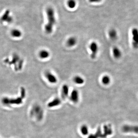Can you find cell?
Wrapping results in <instances>:
<instances>
[{"mask_svg": "<svg viewBox=\"0 0 138 138\" xmlns=\"http://www.w3.org/2000/svg\"><path fill=\"white\" fill-rule=\"evenodd\" d=\"M48 22L45 26V31L47 34H50L53 31V27L56 22L55 11L53 8L48 7L46 9Z\"/></svg>", "mask_w": 138, "mask_h": 138, "instance_id": "6da1fadb", "label": "cell"}, {"mask_svg": "<svg viewBox=\"0 0 138 138\" xmlns=\"http://www.w3.org/2000/svg\"><path fill=\"white\" fill-rule=\"evenodd\" d=\"M21 95L20 96L15 99H10L5 97L2 99V102L3 104L6 105H19L22 103L23 100L25 98L26 95V91L24 88H21Z\"/></svg>", "mask_w": 138, "mask_h": 138, "instance_id": "7a4b0ae2", "label": "cell"}, {"mask_svg": "<svg viewBox=\"0 0 138 138\" xmlns=\"http://www.w3.org/2000/svg\"><path fill=\"white\" fill-rule=\"evenodd\" d=\"M32 114L35 116L37 119H42L43 116V112L40 106L39 105H34L33 107L32 112Z\"/></svg>", "mask_w": 138, "mask_h": 138, "instance_id": "3957f363", "label": "cell"}, {"mask_svg": "<svg viewBox=\"0 0 138 138\" xmlns=\"http://www.w3.org/2000/svg\"><path fill=\"white\" fill-rule=\"evenodd\" d=\"M89 49L91 51V58L92 59H95L97 57L99 50V46L98 43L95 41L91 42L89 45Z\"/></svg>", "mask_w": 138, "mask_h": 138, "instance_id": "277c9868", "label": "cell"}, {"mask_svg": "<svg viewBox=\"0 0 138 138\" xmlns=\"http://www.w3.org/2000/svg\"><path fill=\"white\" fill-rule=\"evenodd\" d=\"M45 76L47 81L51 84L56 83L58 79L57 77L50 71H46L45 73Z\"/></svg>", "mask_w": 138, "mask_h": 138, "instance_id": "5b68a950", "label": "cell"}, {"mask_svg": "<svg viewBox=\"0 0 138 138\" xmlns=\"http://www.w3.org/2000/svg\"><path fill=\"white\" fill-rule=\"evenodd\" d=\"M70 100L72 103H77L79 102V94L78 90L76 89L72 90L70 94Z\"/></svg>", "mask_w": 138, "mask_h": 138, "instance_id": "8992f818", "label": "cell"}, {"mask_svg": "<svg viewBox=\"0 0 138 138\" xmlns=\"http://www.w3.org/2000/svg\"><path fill=\"white\" fill-rule=\"evenodd\" d=\"M62 103L61 100L58 98H55L48 103L47 106L49 108H54L59 106Z\"/></svg>", "mask_w": 138, "mask_h": 138, "instance_id": "52a82bcc", "label": "cell"}, {"mask_svg": "<svg viewBox=\"0 0 138 138\" xmlns=\"http://www.w3.org/2000/svg\"><path fill=\"white\" fill-rule=\"evenodd\" d=\"M12 17L10 16L9 12H6L3 15L2 17L0 18V22H7V23H10L12 22Z\"/></svg>", "mask_w": 138, "mask_h": 138, "instance_id": "ba28073f", "label": "cell"}, {"mask_svg": "<svg viewBox=\"0 0 138 138\" xmlns=\"http://www.w3.org/2000/svg\"><path fill=\"white\" fill-rule=\"evenodd\" d=\"M69 86L65 84L63 86L62 89V96L64 99L67 98L69 96Z\"/></svg>", "mask_w": 138, "mask_h": 138, "instance_id": "9c48e42d", "label": "cell"}, {"mask_svg": "<svg viewBox=\"0 0 138 138\" xmlns=\"http://www.w3.org/2000/svg\"><path fill=\"white\" fill-rule=\"evenodd\" d=\"M10 35L13 38H19L22 36V32L19 29H13L10 32Z\"/></svg>", "mask_w": 138, "mask_h": 138, "instance_id": "30bf717a", "label": "cell"}, {"mask_svg": "<svg viewBox=\"0 0 138 138\" xmlns=\"http://www.w3.org/2000/svg\"><path fill=\"white\" fill-rule=\"evenodd\" d=\"M50 52L46 50H42L38 53V57L41 59L45 60L50 57Z\"/></svg>", "mask_w": 138, "mask_h": 138, "instance_id": "8fae6325", "label": "cell"}, {"mask_svg": "<svg viewBox=\"0 0 138 138\" xmlns=\"http://www.w3.org/2000/svg\"><path fill=\"white\" fill-rule=\"evenodd\" d=\"M77 43L76 38L74 36L69 37L67 41V45L69 47H72L76 45Z\"/></svg>", "mask_w": 138, "mask_h": 138, "instance_id": "7c38bea8", "label": "cell"}, {"mask_svg": "<svg viewBox=\"0 0 138 138\" xmlns=\"http://www.w3.org/2000/svg\"><path fill=\"white\" fill-rule=\"evenodd\" d=\"M73 81L74 83L77 85H82L84 83V79L83 78L79 75H76L74 77Z\"/></svg>", "mask_w": 138, "mask_h": 138, "instance_id": "4fadbf2b", "label": "cell"}, {"mask_svg": "<svg viewBox=\"0 0 138 138\" xmlns=\"http://www.w3.org/2000/svg\"><path fill=\"white\" fill-rule=\"evenodd\" d=\"M80 131L82 135L83 136H87L89 132V129L88 126L86 125H83L80 128Z\"/></svg>", "mask_w": 138, "mask_h": 138, "instance_id": "5bb4252c", "label": "cell"}, {"mask_svg": "<svg viewBox=\"0 0 138 138\" xmlns=\"http://www.w3.org/2000/svg\"><path fill=\"white\" fill-rule=\"evenodd\" d=\"M101 81L103 84L105 85H108L110 83V78L107 75H105L102 77Z\"/></svg>", "mask_w": 138, "mask_h": 138, "instance_id": "9a60e30c", "label": "cell"}, {"mask_svg": "<svg viewBox=\"0 0 138 138\" xmlns=\"http://www.w3.org/2000/svg\"><path fill=\"white\" fill-rule=\"evenodd\" d=\"M67 4L68 7L71 9L74 8L76 5V3L75 0H68Z\"/></svg>", "mask_w": 138, "mask_h": 138, "instance_id": "2e32d148", "label": "cell"}, {"mask_svg": "<svg viewBox=\"0 0 138 138\" xmlns=\"http://www.w3.org/2000/svg\"><path fill=\"white\" fill-rule=\"evenodd\" d=\"M109 35L112 40H114L117 36V33L114 29H111L109 32Z\"/></svg>", "mask_w": 138, "mask_h": 138, "instance_id": "e0dca14e", "label": "cell"}, {"mask_svg": "<svg viewBox=\"0 0 138 138\" xmlns=\"http://www.w3.org/2000/svg\"><path fill=\"white\" fill-rule=\"evenodd\" d=\"M113 53L114 57L116 58H119L120 55V52L119 50L117 47H115L113 49Z\"/></svg>", "mask_w": 138, "mask_h": 138, "instance_id": "ac0fdd59", "label": "cell"}, {"mask_svg": "<svg viewBox=\"0 0 138 138\" xmlns=\"http://www.w3.org/2000/svg\"><path fill=\"white\" fill-rule=\"evenodd\" d=\"M90 3H99L101 2L102 0H89Z\"/></svg>", "mask_w": 138, "mask_h": 138, "instance_id": "d6986e66", "label": "cell"}, {"mask_svg": "<svg viewBox=\"0 0 138 138\" xmlns=\"http://www.w3.org/2000/svg\"><path fill=\"white\" fill-rule=\"evenodd\" d=\"M88 138H98V137L96 134H92L89 135Z\"/></svg>", "mask_w": 138, "mask_h": 138, "instance_id": "ffe728a7", "label": "cell"}]
</instances>
